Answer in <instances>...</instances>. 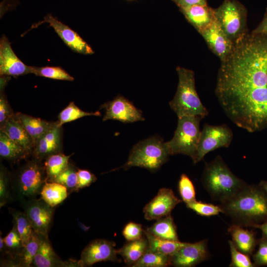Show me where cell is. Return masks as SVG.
<instances>
[{
  "label": "cell",
  "instance_id": "obj_1",
  "mask_svg": "<svg viewBox=\"0 0 267 267\" xmlns=\"http://www.w3.org/2000/svg\"><path fill=\"white\" fill-rule=\"evenodd\" d=\"M215 93L227 117L254 133L267 128V36L248 33L221 61Z\"/></svg>",
  "mask_w": 267,
  "mask_h": 267
},
{
  "label": "cell",
  "instance_id": "obj_2",
  "mask_svg": "<svg viewBox=\"0 0 267 267\" xmlns=\"http://www.w3.org/2000/svg\"><path fill=\"white\" fill-rule=\"evenodd\" d=\"M220 206L235 224L254 227L267 221V194L260 184H247Z\"/></svg>",
  "mask_w": 267,
  "mask_h": 267
},
{
  "label": "cell",
  "instance_id": "obj_3",
  "mask_svg": "<svg viewBox=\"0 0 267 267\" xmlns=\"http://www.w3.org/2000/svg\"><path fill=\"white\" fill-rule=\"evenodd\" d=\"M202 182L212 198L221 203L234 196L247 184L231 171L220 155L206 164Z\"/></svg>",
  "mask_w": 267,
  "mask_h": 267
},
{
  "label": "cell",
  "instance_id": "obj_4",
  "mask_svg": "<svg viewBox=\"0 0 267 267\" xmlns=\"http://www.w3.org/2000/svg\"><path fill=\"white\" fill-rule=\"evenodd\" d=\"M176 70L178 83L176 94L169 103L171 108L178 118L186 116L205 118L209 112L196 91L194 72L180 67H178Z\"/></svg>",
  "mask_w": 267,
  "mask_h": 267
},
{
  "label": "cell",
  "instance_id": "obj_5",
  "mask_svg": "<svg viewBox=\"0 0 267 267\" xmlns=\"http://www.w3.org/2000/svg\"><path fill=\"white\" fill-rule=\"evenodd\" d=\"M170 155L166 142L157 136L138 142L131 150L128 160L120 168L139 167L151 172L158 170Z\"/></svg>",
  "mask_w": 267,
  "mask_h": 267
},
{
  "label": "cell",
  "instance_id": "obj_6",
  "mask_svg": "<svg viewBox=\"0 0 267 267\" xmlns=\"http://www.w3.org/2000/svg\"><path fill=\"white\" fill-rule=\"evenodd\" d=\"M202 117L186 116L178 118L173 138L166 142L170 154L186 155L194 160L201 134L200 122Z\"/></svg>",
  "mask_w": 267,
  "mask_h": 267
},
{
  "label": "cell",
  "instance_id": "obj_7",
  "mask_svg": "<svg viewBox=\"0 0 267 267\" xmlns=\"http://www.w3.org/2000/svg\"><path fill=\"white\" fill-rule=\"evenodd\" d=\"M213 9L216 20L234 44L248 33L247 9L238 0H224Z\"/></svg>",
  "mask_w": 267,
  "mask_h": 267
},
{
  "label": "cell",
  "instance_id": "obj_8",
  "mask_svg": "<svg viewBox=\"0 0 267 267\" xmlns=\"http://www.w3.org/2000/svg\"><path fill=\"white\" fill-rule=\"evenodd\" d=\"M44 167L38 161H31L18 172L12 185L14 196L23 202L35 198L46 181Z\"/></svg>",
  "mask_w": 267,
  "mask_h": 267
},
{
  "label": "cell",
  "instance_id": "obj_9",
  "mask_svg": "<svg viewBox=\"0 0 267 267\" xmlns=\"http://www.w3.org/2000/svg\"><path fill=\"white\" fill-rule=\"evenodd\" d=\"M232 138V131L227 125L214 126L205 124L201 131L193 163L196 164L202 161L211 151L221 147H229Z\"/></svg>",
  "mask_w": 267,
  "mask_h": 267
},
{
  "label": "cell",
  "instance_id": "obj_10",
  "mask_svg": "<svg viewBox=\"0 0 267 267\" xmlns=\"http://www.w3.org/2000/svg\"><path fill=\"white\" fill-rule=\"evenodd\" d=\"M25 213L33 230L41 236L48 237L54 208L42 198H36L25 202Z\"/></svg>",
  "mask_w": 267,
  "mask_h": 267
},
{
  "label": "cell",
  "instance_id": "obj_11",
  "mask_svg": "<svg viewBox=\"0 0 267 267\" xmlns=\"http://www.w3.org/2000/svg\"><path fill=\"white\" fill-rule=\"evenodd\" d=\"M44 23H48L63 42L73 51L86 55L94 53L90 45L77 33L51 14H48L43 20L34 24L31 29L37 27Z\"/></svg>",
  "mask_w": 267,
  "mask_h": 267
},
{
  "label": "cell",
  "instance_id": "obj_12",
  "mask_svg": "<svg viewBox=\"0 0 267 267\" xmlns=\"http://www.w3.org/2000/svg\"><path fill=\"white\" fill-rule=\"evenodd\" d=\"M115 246L114 242L106 239H97L92 241L82 252L79 260L81 267L91 266L103 261L120 262Z\"/></svg>",
  "mask_w": 267,
  "mask_h": 267
},
{
  "label": "cell",
  "instance_id": "obj_13",
  "mask_svg": "<svg viewBox=\"0 0 267 267\" xmlns=\"http://www.w3.org/2000/svg\"><path fill=\"white\" fill-rule=\"evenodd\" d=\"M181 201L172 189L161 188L157 195L144 206L143 209L144 218L151 221L169 216Z\"/></svg>",
  "mask_w": 267,
  "mask_h": 267
},
{
  "label": "cell",
  "instance_id": "obj_14",
  "mask_svg": "<svg viewBox=\"0 0 267 267\" xmlns=\"http://www.w3.org/2000/svg\"><path fill=\"white\" fill-rule=\"evenodd\" d=\"M102 107L106 110L103 121L112 119L123 123H132L144 120L141 111L122 96H117Z\"/></svg>",
  "mask_w": 267,
  "mask_h": 267
},
{
  "label": "cell",
  "instance_id": "obj_15",
  "mask_svg": "<svg viewBox=\"0 0 267 267\" xmlns=\"http://www.w3.org/2000/svg\"><path fill=\"white\" fill-rule=\"evenodd\" d=\"M32 73V66L24 64L13 51L5 35L0 40V74L17 77Z\"/></svg>",
  "mask_w": 267,
  "mask_h": 267
},
{
  "label": "cell",
  "instance_id": "obj_16",
  "mask_svg": "<svg viewBox=\"0 0 267 267\" xmlns=\"http://www.w3.org/2000/svg\"><path fill=\"white\" fill-rule=\"evenodd\" d=\"M199 34L221 61L226 58L232 51L234 43L226 36L216 19Z\"/></svg>",
  "mask_w": 267,
  "mask_h": 267
},
{
  "label": "cell",
  "instance_id": "obj_17",
  "mask_svg": "<svg viewBox=\"0 0 267 267\" xmlns=\"http://www.w3.org/2000/svg\"><path fill=\"white\" fill-rule=\"evenodd\" d=\"M208 255L205 240L186 243L171 257L172 265L178 267H194L205 260Z\"/></svg>",
  "mask_w": 267,
  "mask_h": 267
},
{
  "label": "cell",
  "instance_id": "obj_18",
  "mask_svg": "<svg viewBox=\"0 0 267 267\" xmlns=\"http://www.w3.org/2000/svg\"><path fill=\"white\" fill-rule=\"evenodd\" d=\"M32 265L37 267H81L79 261H62L54 251L48 237L43 236Z\"/></svg>",
  "mask_w": 267,
  "mask_h": 267
},
{
  "label": "cell",
  "instance_id": "obj_19",
  "mask_svg": "<svg viewBox=\"0 0 267 267\" xmlns=\"http://www.w3.org/2000/svg\"><path fill=\"white\" fill-rule=\"evenodd\" d=\"M61 127L55 123L36 142L34 154L37 159H41L56 153L60 147Z\"/></svg>",
  "mask_w": 267,
  "mask_h": 267
},
{
  "label": "cell",
  "instance_id": "obj_20",
  "mask_svg": "<svg viewBox=\"0 0 267 267\" xmlns=\"http://www.w3.org/2000/svg\"><path fill=\"white\" fill-rule=\"evenodd\" d=\"M185 18L199 33L208 27L215 20L213 8L207 5H195L179 8Z\"/></svg>",
  "mask_w": 267,
  "mask_h": 267
},
{
  "label": "cell",
  "instance_id": "obj_21",
  "mask_svg": "<svg viewBox=\"0 0 267 267\" xmlns=\"http://www.w3.org/2000/svg\"><path fill=\"white\" fill-rule=\"evenodd\" d=\"M0 131L21 146L27 153L32 151L35 145L32 138L17 114L9 118L5 124L0 127Z\"/></svg>",
  "mask_w": 267,
  "mask_h": 267
},
{
  "label": "cell",
  "instance_id": "obj_22",
  "mask_svg": "<svg viewBox=\"0 0 267 267\" xmlns=\"http://www.w3.org/2000/svg\"><path fill=\"white\" fill-rule=\"evenodd\" d=\"M228 231L232 237V242L238 250L248 255L252 254L256 243L253 231L235 224L230 225Z\"/></svg>",
  "mask_w": 267,
  "mask_h": 267
},
{
  "label": "cell",
  "instance_id": "obj_23",
  "mask_svg": "<svg viewBox=\"0 0 267 267\" xmlns=\"http://www.w3.org/2000/svg\"><path fill=\"white\" fill-rule=\"evenodd\" d=\"M148 247V240L144 235L140 239L128 241L121 248L117 250V254L122 257L128 266L132 267L146 252Z\"/></svg>",
  "mask_w": 267,
  "mask_h": 267
},
{
  "label": "cell",
  "instance_id": "obj_24",
  "mask_svg": "<svg viewBox=\"0 0 267 267\" xmlns=\"http://www.w3.org/2000/svg\"><path fill=\"white\" fill-rule=\"evenodd\" d=\"M145 230L154 236L161 239L179 241L176 226L170 215L156 220V222L151 226Z\"/></svg>",
  "mask_w": 267,
  "mask_h": 267
},
{
  "label": "cell",
  "instance_id": "obj_25",
  "mask_svg": "<svg viewBox=\"0 0 267 267\" xmlns=\"http://www.w3.org/2000/svg\"><path fill=\"white\" fill-rule=\"evenodd\" d=\"M144 235L148 240V249L170 257L173 256L186 242L172 241L158 238L144 230Z\"/></svg>",
  "mask_w": 267,
  "mask_h": 267
},
{
  "label": "cell",
  "instance_id": "obj_26",
  "mask_svg": "<svg viewBox=\"0 0 267 267\" xmlns=\"http://www.w3.org/2000/svg\"><path fill=\"white\" fill-rule=\"evenodd\" d=\"M17 115L32 138L34 144L54 124L22 113H17Z\"/></svg>",
  "mask_w": 267,
  "mask_h": 267
},
{
  "label": "cell",
  "instance_id": "obj_27",
  "mask_svg": "<svg viewBox=\"0 0 267 267\" xmlns=\"http://www.w3.org/2000/svg\"><path fill=\"white\" fill-rule=\"evenodd\" d=\"M68 194L67 188L64 185L48 181L45 182L40 193L41 198L53 207L62 202Z\"/></svg>",
  "mask_w": 267,
  "mask_h": 267
},
{
  "label": "cell",
  "instance_id": "obj_28",
  "mask_svg": "<svg viewBox=\"0 0 267 267\" xmlns=\"http://www.w3.org/2000/svg\"><path fill=\"white\" fill-rule=\"evenodd\" d=\"M70 156L55 153L46 158L44 166L46 174V181L52 182L67 167Z\"/></svg>",
  "mask_w": 267,
  "mask_h": 267
},
{
  "label": "cell",
  "instance_id": "obj_29",
  "mask_svg": "<svg viewBox=\"0 0 267 267\" xmlns=\"http://www.w3.org/2000/svg\"><path fill=\"white\" fill-rule=\"evenodd\" d=\"M28 153L19 145L2 131L0 133V155L9 160H18L25 158Z\"/></svg>",
  "mask_w": 267,
  "mask_h": 267
},
{
  "label": "cell",
  "instance_id": "obj_30",
  "mask_svg": "<svg viewBox=\"0 0 267 267\" xmlns=\"http://www.w3.org/2000/svg\"><path fill=\"white\" fill-rule=\"evenodd\" d=\"M9 211L14 219V225L21 238L23 247L29 241L33 232L30 222L25 212L10 208Z\"/></svg>",
  "mask_w": 267,
  "mask_h": 267
},
{
  "label": "cell",
  "instance_id": "obj_31",
  "mask_svg": "<svg viewBox=\"0 0 267 267\" xmlns=\"http://www.w3.org/2000/svg\"><path fill=\"white\" fill-rule=\"evenodd\" d=\"M41 238L42 236L33 230L29 241L18 256V260L20 267H29L33 264L40 246Z\"/></svg>",
  "mask_w": 267,
  "mask_h": 267
},
{
  "label": "cell",
  "instance_id": "obj_32",
  "mask_svg": "<svg viewBox=\"0 0 267 267\" xmlns=\"http://www.w3.org/2000/svg\"><path fill=\"white\" fill-rule=\"evenodd\" d=\"M172 265L171 257L147 250L132 267H166Z\"/></svg>",
  "mask_w": 267,
  "mask_h": 267
},
{
  "label": "cell",
  "instance_id": "obj_33",
  "mask_svg": "<svg viewBox=\"0 0 267 267\" xmlns=\"http://www.w3.org/2000/svg\"><path fill=\"white\" fill-rule=\"evenodd\" d=\"M87 116H100L101 113L97 111L95 112H85L71 102L58 115V126L61 127L65 123L70 122Z\"/></svg>",
  "mask_w": 267,
  "mask_h": 267
},
{
  "label": "cell",
  "instance_id": "obj_34",
  "mask_svg": "<svg viewBox=\"0 0 267 267\" xmlns=\"http://www.w3.org/2000/svg\"><path fill=\"white\" fill-rule=\"evenodd\" d=\"M32 74L45 78L73 81L74 78L60 67L32 66Z\"/></svg>",
  "mask_w": 267,
  "mask_h": 267
},
{
  "label": "cell",
  "instance_id": "obj_35",
  "mask_svg": "<svg viewBox=\"0 0 267 267\" xmlns=\"http://www.w3.org/2000/svg\"><path fill=\"white\" fill-rule=\"evenodd\" d=\"M52 182L60 183L65 186L69 193L75 191L78 182L77 171L70 164Z\"/></svg>",
  "mask_w": 267,
  "mask_h": 267
},
{
  "label": "cell",
  "instance_id": "obj_36",
  "mask_svg": "<svg viewBox=\"0 0 267 267\" xmlns=\"http://www.w3.org/2000/svg\"><path fill=\"white\" fill-rule=\"evenodd\" d=\"M178 188L182 200L187 204L196 200L194 185L185 174H182L178 181Z\"/></svg>",
  "mask_w": 267,
  "mask_h": 267
},
{
  "label": "cell",
  "instance_id": "obj_37",
  "mask_svg": "<svg viewBox=\"0 0 267 267\" xmlns=\"http://www.w3.org/2000/svg\"><path fill=\"white\" fill-rule=\"evenodd\" d=\"M6 247V253L18 256L24 247L20 235L14 225L11 230L3 238Z\"/></svg>",
  "mask_w": 267,
  "mask_h": 267
},
{
  "label": "cell",
  "instance_id": "obj_38",
  "mask_svg": "<svg viewBox=\"0 0 267 267\" xmlns=\"http://www.w3.org/2000/svg\"><path fill=\"white\" fill-rule=\"evenodd\" d=\"M186 205L188 208L192 210L197 214L202 216H213L222 213V210L220 206L203 203L196 200L186 204Z\"/></svg>",
  "mask_w": 267,
  "mask_h": 267
},
{
  "label": "cell",
  "instance_id": "obj_39",
  "mask_svg": "<svg viewBox=\"0 0 267 267\" xmlns=\"http://www.w3.org/2000/svg\"><path fill=\"white\" fill-rule=\"evenodd\" d=\"M231 254V267H253V264L248 255L244 254L238 250L234 245L232 241H228Z\"/></svg>",
  "mask_w": 267,
  "mask_h": 267
},
{
  "label": "cell",
  "instance_id": "obj_40",
  "mask_svg": "<svg viewBox=\"0 0 267 267\" xmlns=\"http://www.w3.org/2000/svg\"><path fill=\"white\" fill-rule=\"evenodd\" d=\"M142 225L134 222H128L124 227L122 233L128 241L140 239L144 236Z\"/></svg>",
  "mask_w": 267,
  "mask_h": 267
},
{
  "label": "cell",
  "instance_id": "obj_41",
  "mask_svg": "<svg viewBox=\"0 0 267 267\" xmlns=\"http://www.w3.org/2000/svg\"><path fill=\"white\" fill-rule=\"evenodd\" d=\"M9 183L6 171L1 167L0 171V207L3 206L11 198Z\"/></svg>",
  "mask_w": 267,
  "mask_h": 267
},
{
  "label": "cell",
  "instance_id": "obj_42",
  "mask_svg": "<svg viewBox=\"0 0 267 267\" xmlns=\"http://www.w3.org/2000/svg\"><path fill=\"white\" fill-rule=\"evenodd\" d=\"M77 176L78 182L75 191L89 186L97 179L96 177L93 174L87 170L78 169Z\"/></svg>",
  "mask_w": 267,
  "mask_h": 267
},
{
  "label": "cell",
  "instance_id": "obj_43",
  "mask_svg": "<svg viewBox=\"0 0 267 267\" xmlns=\"http://www.w3.org/2000/svg\"><path fill=\"white\" fill-rule=\"evenodd\" d=\"M254 265L267 266V238L263 236L259 241V247L253 255Z\"/></svg>",
  "mask_w": 267,
  "mask_h": 267
},
{
  "label": "cell",
  "instance_id": "obj_44",
  "mask_svg": "<svg viewBox=\"0 0 267 267\" xmlns=\"http://www.w3.org/2000/svg\"><path fill=\"white\" fill-rule=\"evenodd\" d=\"M14 115L5 96L1 93L0 98V127H2L7 121Z\"/></svg>",
  "mask_w": 267,
  "mask_h": 267
},
{
  "label": "cell",
  "instance_id": "obj_45",
  "mask_svg": "<svg viewBox=\"0 0 267 267\" xmlns=\"http://www.w3.org/2000/svg\"><path fill=\"white\" fill-rule=\"evenodd\" d=\"M179 7H187L195 5H207V0H171Z\"/></svg>",
  "mask_w": 267,
  "mask_h": 267
},
{
  "label": "cell",
  "instance_id": "obj_46",
  "mask_svg": "<svg viewBox=\"0 0 267 267\" xmlns=\"http://www.w3.org/2000/svg\"><path fill=\"white\" fill-rule=\"evenodd\" d=\"M251 33L267 36V8L262 20Z\"/></svg>",
  "mask_w": 267,
  "mask_h": 267
},
{
  "label": "cell",
  "instance_id": "obj_47",
  "mask_svg": "<svg viewBox=\"0 0 267 267\" xmlns=\"http://www.w3.org/2000/svg\"><path fill=\"white\" fill-rule=\"evenodd\" d=\"M17 0H3L0 4L1 13L13 8L17 3Z\"/></svg>",
  "mask_w": 267,
  "mask_h": 267
},
{
  "label": "cell",
  "instance_id": "obj_48",
  "mask_svg": "<svg viewBox=\"0 0 267 267\" xmlns=\"http://www.w3.org/2000/svg\"><path fill=\"white\" fill-rule=\"evenodd\" d=\"M254 227L260 229L262 232L263 236L267 238V221L256 225Z\"/></svg>",
  "mask_w": 267,
  "mask_h": 267
},
{
  "label": "cell",
  "instance_id": "obj_49",
  "mask_svg": "<svg viewBox=\"0 0 267 267\" xmlns=\"http://www.w3.org/2000/svg\"><path fill=\"white\" fill-rule=\"evenodd\" d=\"M0 252L6 251V247L4 243V239L2 237L0 236Z\"/></svg>",
  "mask_w": 267,
  "mask_h": 267
},
{
  "label": "cell",
  "instance_id": "obj_50",
  "mask_svg": "<svg viewBox=\"0 0 267 267\" xmlns=\"http://www.w3.org/2000/svg\"><path fill=\"white\" fill-rule=\"evenodd\" d=\"M259 184L263 188L267 194V181L262 180Z\"/></svg>",
  "mask_w": 267,
  "mask_h": 267
},
{
  "label": "cell",
  "instance_id": "obj_51",
  "mask_svg": "<svg viewBox=\"0 0 267 267\" xmlns=\"http://www.w3.org/2000/svg\"><path fill=\"white\" fill-rule=\"evenodd\" d=\"M78 225L80 227V228L84 231H87L89 228V226H87L85 225L81 222H78Z\"/></svg>",
  "mask_w": 267,
  "mask_h": 267
}]
</instances>
